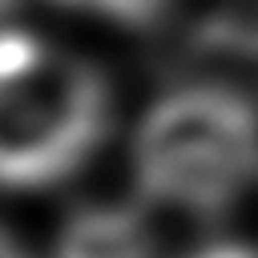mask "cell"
<instances>
[{"instance_id":"1","label":"cell","mask_w":258,"mask_h":258,"mask_svg":"<svg viewBox=\"0 0 258 258\" xmlns=\"http://www.w3.org/2000/svg\"><path fill=\"white\" fill-rule=\"evenodd\" d=\"M109 129L105 77L64 48L0 28V185L44 189L77 173Z\"/></svg>"},{"instance_id":"3","label":"cell","mask_w":258,"mask_h":258,"mask_svg":"<svg viewBox=\"0 0 258 258\" xmlns=\"http://www.w3.org/2000/svg\"><path fill=\"white\" fill-rule=\"evenodd\" d=\"M52 258H153V234L133 206H81L56 230Z\"/></svg>"},{"instance_id":"2","label":"cell","mask_w":258,"mask_h":258,"mask_svg":"<svg viewBox=\"0 0 258 258\" xmlns=\"http://www.w3.org/2000/svg\"><path fill=\"white\" fill-rule=\"evenodd\" d=\"M137 181L185 214H226L258 177V105L230 85H181L137 129Z\"/></svg>"},{"instance_id":"6","label":"cell","mask_w":258,"mask_h":258,"mask_svg":"<svg viewBox=\"0 0 258 258\" xmlns=\"http://www.w3.org/2000/svg\"><path fill=\"white\" fill-rule=\"evenodd\" d=\"M0 258H32V254L20 246V238H16V234H8V230L0 226Z\"/></svg>"},{"instance_id":"4","label":"cell","mask_w":258,"mask_h":258,"mask_svg":"<svg viewBox=\"0 0 258 258\" xmlns=\"http://www.w3.org/2000/svg\"><path fill=\"white\" fill-rule=\"evenodd\" d=\"M60 4L89 8V12L113 16V20H121V24H149L153 16H161V8H165L169 0H60Z\"/></svg>"},{"instance_id":"5","label":"cell","mask_w":258,"mask_h":258,"mask_svg":"<svg viewBox=\"0 0 258 258\" xmlns=\"http://www.w3.org/2000/svg\"><path fill=\"white\" fill-rule=\"evenodd\" d=\"M189 258H258L254 246H242V242H210L202 250H194Z\"/></svg>"}]
</instances>
